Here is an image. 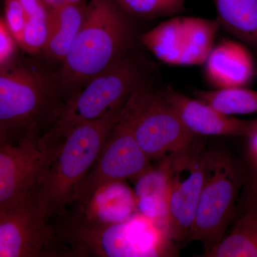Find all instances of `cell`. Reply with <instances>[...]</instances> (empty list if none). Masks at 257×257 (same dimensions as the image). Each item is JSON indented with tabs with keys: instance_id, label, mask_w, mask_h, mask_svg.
Returning a JSON list of instances; mask_svg holds the SVG:
<instances>
[{
	"instance_id": "obj_15",
	"label": "cell",
	"mask_w": 257,
	"mask_h": 257,
	"mask_svg": "<svg viewBox=\"0 0 257 257\" xmlns=\"http://www.w3.org/2000/svg\"><path fill=\"white\" fill-rule=\"evenodd\" d=\"M159 160L157 167H152L135 179L134 191L138 214L168 231L169 198L173 166L171 155Z\"/></svg>"
},
{
	"instance_id": "obj_20",
	"label": "cell",
	"mask_w": 257,
	"mask_h": 257,
	"mask_svg": "<svg viewBox=\"0 0 257 257\" xmlns=\"http://www.w3.org/2000/svg\"><path fill=\"white\" fill-rule=\"evenodd\" d=\"M193 94L223 114H257V91L247 88L233 87L211 90L196 89Z\"/></svg>"
},
{
	"instance_id": "obj_23",
	"label": "cell",
	"mask_w": 257,
	"mask_h": 257,
	"mask_svg": "<svg viewBox=\"0 0 257 257\" xmlns=\"http://www.w3.org/2000/svg\"><path fill=\"white\" fill-rule=\"evenodd\" d=\"M50 33V13L46 17L29 18L20 47L30 55L41 53L48 42Z\"/></svg>"
},
{
	"instance_id": "obj_11",
	"label": "cell",
	"mask_w": 257,
	"mask_h": 257,
	"mask_svg": "<svg viewBox=\"0 0 257 257\" xmlns=\"http://www.w3.org/2000/svg\"><path fill=\"white\" fill-rule=\"evenodd\" d=\"M55 145L40 140L0 145V210L36 202L37 188Z\"/></svg>"
},
{
	"instance_id": "obj_5",
	"label": "cell",
	"mask_w": 257,
	"mask_h": 257,
	"mask_svg": "<svg viewBox=\"0 0 257 257\" xmlns=\"http://www.w3.org/2000/svg\"><path fill=\"white\" fill-rule=\"evenodd\" d=\"M148 70L135 54L123 57L69 96L60 117L42 140L50 145L60 143L77 125L124 107L135 93L147 87Z\"/></svg>"
},
{
	"instance_id": "obj_17",
	"label": "cell",
	"mask_w": 257,
	"mask_h": 257,
	"mask_svg": "<svg viewBox=\"0 0 257 257\" xmlns=\"http://www.w3.org/2000/svg\"><path fill=\"white\" fill-rule=\"evenodd\" d=\"M88 5L66 2L51 8L50 37L42 52L49 60L63 62L82 28Z\"/></svg>"
},
{
	"instance_id": "obj_26",
	"label": "cell",
	"mask_w": 257,
	"mask_h": 257,
	"mask_svg": "<svg viewBox=\"0 0 257 257\" xmlns=\"http://www.w3.org/2000/svg\"><path fill=\"white\" fill-rule=\"evenodd\" d=\"M29 18L48 16L51 8L44 0H19Z\"/></svg>"
},
{
	"instance_id": "obj_1",
	"label": "cell",
	"mask_w": 257,
	"mask_h": 257,
	"mask_svg": "<svg viewBox=\"0 0 257 257\" xmlns=\"http://www.w3.org/2000/svg\"><path fill=\"white\" fill-rule=\"evenodd\" d=\"M67 99L58 72L16 59L0 67V145L41 139Z\"/></svg>"
},
{
	"instance_id": "obj_10",
	"label": "cell",
	"mask_w": 257,
	"mask_h": 257,
	"mask_svg": "<svg viewBox=\"0 0 257 257\" xmlns=\"http://www.w3.org/2000/svg\"><path fill=\"white\" fill-rule=\"evenodd\" d=\"M134 132L152 160L183 151L199 138L185 127L163 92H152L148 86L138 92Z\"/></svg>"
},
{
	"instance_id": "obj_3",
	"label": "cell",
	"mask_w": 257,
	"mask_h": 257,
	"mask_svg": "<svg viewBox=\"0 0 257 257\" xmlns=\"http://www.w3.org/2000/svg\"><path fill=\"white\" fill-rule=\"evenodd\" d=\"M124 106L104 117L77 125L55 145L36 194L37 207L47 221L75 203L79 186L95 163Z\"/></svg>"
},
{
	"instance_id": "obj_13",
	"label": "cell",
	"mask_w": 257,
	"mask_h": 257,
	"mask_svg": "<svg viewBox=\"0 0 257 257\" xmlns=\"http://www.w3.org/2000/svg\"><path fill=\"white\" fill-rule=\"evenodd\" d=\"M185 127L196 136H235L246 138L254 120H243L216 110L197 98L167 88L163 92Z\"/></svg>"
},
{
	"instance_id": "obj_2",
	"label": "cell",
	"mask_w": 257,
	"mask_h": 257,
	"mask_svg": "<svg viewBox=\"0 0 257 257\" xmlns=\"http://www.w3.org/2000/svg\"><path fill=\"white\" fill-rule=\"evenodd\" d=\"M133 17L115 0H91L82 28L58 74L69 96L128 54L136 37Z\"/></svg>"
},
{
	"instance_id": "obj_29",
	"label": "cell",
	"mask_w": 257,
	"mask_h": 257,
	"mask_svg": "<svg viewBox=\"0 0 257 257\" xmlns=\"http://www.w3.org/2000/svg\"><path fill=\"white\" fill-rule=\"evenodd\" d=\"M68 2H72V3H80V2L91 1V0H67Z\"/></svg>"
},
{
	"instance_id": "obj_7",
	"label": "cell",
	"mask_w": 257,
	"mask_h": 257,
	"mask_svg": "<svg viewBox=\"0 0 257 257\" xmlns=\"http://www.w3.org/2000/svg\"><path fill=\"white\" fill-rule=\"evenodd\" d=\"M138 92L128 99L119 121L108 135L95 163L79 186L75 203L85 201L103 184L135 180L152 167L151 159L139 145L134 132Z\"/></svg>"
},
{
	"instance_id": "obj_12",
	"label": "cell",
	"mask_w": 257,
	"mask_h": 257,
	"mask_svg": "<svg viewBox=\"0 0 257 257\" xmlns=\"http://www.w3.org/2000/svg\"><path fill=\"white\" fill-rule=\"evenodd\" d=\"M69 256L36 202L0 210V257Z\"/></svg>"
},
{
	"instance_id": "obj_25",
	"label": "cell",
	"mask_w": 257,
	"mask_h": 257,
	"mask_svg": "<svg viewBox=\"0 0 257 257\" xmlns=\"http://www.w3.org/2000/svg\"><path fill=\"white\" fill-rule=\"evenodd\" d=\"M19 45L7 26L4 18L0 19V67L8 65L16 59Z\"/></svg>"
},
{
	"instance_id": "obj_22",
	"label": "cell",
	"mask_w": 257,
	"mask_h": 257,
	"mask_svg": "<svg viewBox=\"0 0 257 257\" xmlns=\"http://www.w3.org/2000/svg\"><path fill=\"white\" fill-rule=\"evenodd\" d=\"M187 0H115L128 15L144 20L176 16Z\"/></svg>"
},
{
	"instance_id": "obj_6",
	"label": "cell",
	"mask_w": 257,
	"mask_h": 257,
	"mask_svg": "<svg viewBox=\"0 0 257 257\" xmlns=\"http://www.w3.org/2000/svg\"><path fill=\"white\" fill-rule=\"evenodd\" d=\"M244 181L242 162L226 152L213 150L212 165L187 243L199 241L205 253L224 239L234 219Z\"/></svg>"
},
{
	"instance_id": "obj_24",
	"label": "cell",
	"mask_w": 257,
	"mask_h": 257,
	"mask_svg": "<svg viewBox=\"0 0 257 257\" xmlns=\"http://www.w3.org/2000/svg\"><path fill=\"white\" fill-rule=\"evenodd\" d=\"M3 18L10 32L20 47L29 18L19 0H5V15Z\"/></svg>"
},
{
	"instance_id": "obj_9",
	"label": "cell",
	"mask_w": 257,
	"mask_h": 257,
	"mask_svg": "<svg viewBox=\"0 0 257 257\" xmlns=\"http://www.w3.org/2000/svg\"><path fill=\"white\" fill-rule=\"evenodd\" d=\"M173 166L168 207V231L176 241L189 239L201 194L212 165L213 150L199 140L170 155Z\"/></svg>"
},
{
	"instance_id": "obj_14",
	"label": "cell",
	"mask_w": 257,
	"mask_h": 257,
	"mask_svg": "<svg viewBox=\"0 0 257 257\" xmlns=\"http://www.w3.org/2000/svg\"><path fill=\"white\" fill-rule=\"evenodd\" d=\"M204 65L205 78L214 89L248 87L256 76L250 51L229 39L215 44Z\"/></svg>"
},
{
	"instance_id": "obj_27",
	"label": "cell",
	"mask_w": 257,
	"mask_h": 257,
	"mask_svg": "<svg viewBox=\"0 0 257 257\" xmlns=\"http://www.w3.org/2000/svg\"><path fill=\"white\" fill-rule=\"evenodd\" d=\"M44 1L51 8H55V7L63 4L66 2H68L67 0H44Z\"/></svg>"
},
{
	"instance_id": "obj_8",
	"label": "cell",
	"mask_w": 257,
	"mask_h": 257,
	"mask_svg": "<svg viewBox=\"0 0 257 257\" xmlns=\"http://www.w3.org/2000/svg\"><path fill=\"white\" fill-rule=\"evenodd\" d=\"M220 28L217 19L176 15L145 32L140 39L144 46L164 63L202 65L215 45Z\"/></svg>"
},
{
	"instance_id": "obj_21",
	"label": "cell",
	"mask_w": 257,
	"mask_h": 257,
	"mask_svg": "<svg viewBox=\"0 0 257 257\" xmlns=\"http://www.w3.org/2000/svg\"><path fill=\"white\" fill-rule=\"evenodd\" d=\"M245 145V181L236 207L234 219L257 200V119L247 136Z\"/></svg>"
},
{
	"instance_id": "obj_4",
	"label": "cell",
	"mask_w": 257,
	"mask_h": 257,
	"mask_svg": "<svg viewBox=\"0 0 257 257\" xmlns=\"http://www.w3.org/2000/svg\"><path fill=\"white\" fill-rule=\"evenodd\" d=\"M54 225L57 237L69 256L131 257L166 256L168 239L165 231L147 219L135 215L123 223L97 224L78 212L61 214Z\"/></svg>"
},
{
	"instance_id": "obj_28",
	"label": "cell",
	"mask_w": 257,
	"mask_h": 257,
	"mask_svg": "<svg viewBox=\"0 0 257 257\" xmlns=\"http://www.w3.org/2000/svg\"><path fill=\"white\" fill-rule=\"evenodd\" d=\"M248 209H250V210H251V211H252L253 214H254V215L256 216L257 218V200L256 201V202L253 203L252 205L250 206V207H248Z\"/></svg>"
},
{
	"instance_id": "obj_19",
	"label": "cell",
	"mask_w": 257,
	"mask_h": 257,
	"mask_svg": "<svg viewBox=\"0 0 257 257\" xmlns=\"http://www.w3.org/2000/svg\"><path fill=\"white\" fill-rule=\"evenodd\" d=\"M232 231L203 257H257V218L246 209L238 216Z\"/></svg>"
},
{
	"instance_id": "obj_18",
	"label": "cell",
	"mask_w": 257,
	"mask_h": 257,
	"mask_svg": "<svg viewBox=\"0 0 257 257\" xmlns=\"http://www.w3.org/2000/svg\"><path fill=\"white\" fill-rule=\"evenodd\" d=\"M226 31L257 50V0H213Z\"/></svg>"
},
{
	"instance_id": "obj_16",
	"label": "cell",
	"mask_w": 257,
	"mask_h": 257,
	"mask_svg": "<svg viewBox=\"0 0 257 257\" xmlns=\"http://www.w3.org/2000/svg\"><path fill=\"white\" fill-rule=\"evenodd\" d=\"M77 204V211L84 219L97 224H119L138 214L135 191L125 181L103 184L87 199Z\"/></svg>"
}]
</instances>
